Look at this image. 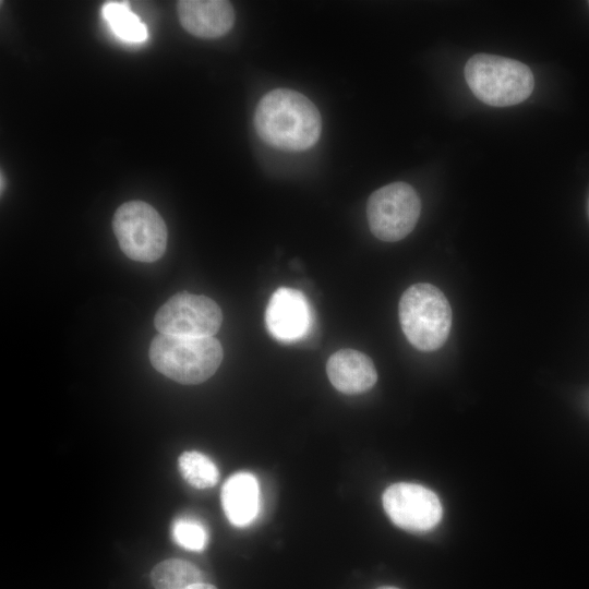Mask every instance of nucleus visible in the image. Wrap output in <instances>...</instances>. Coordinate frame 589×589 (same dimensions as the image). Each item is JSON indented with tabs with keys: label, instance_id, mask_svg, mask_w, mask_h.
<instances>
[{
	"label": "nucleus",
	"instance_id": "obj_1",
	"mask_svg": "<svg viewBox=\"0 0 589 589\" xmlns=\"http://www.w3.org/2000/svg\"><path fill=\"white\" fill-rule=\"evenodd\" d=\"M257 135L266 144L288 152L312 147L320 139L322 122L316 106L299 92L274 89L257 104Z\"/></svg>",
	"mask_w": 589,
	"mask_h": 589
},
{
	"label": "nucleus",
	"instance_id": "obj_2",
	"mask_svg": "<svg viewBox=\"0 0 589 589\" xmlns=\"http://www.w3.org/2000/svg\"><path fill=\"white\" fill-rule=\"evenodd\" d=\"M224 357L215 337L159 334L152 340L149 360L165 376L185 385L200 384L215 374Z\"/></svg>",
	"mask_w": 589,
	"mask_h": 589
},
{
	"label": "nucleus",
	"instance_id": "obj_3",
	"mask_svg": "<svg viewBox=\"0 0 589 589\" xmlns=\"http://www.w3.org/2000/svg\"><path fill=\"white\" fill-rule=\"evenodd\" d=\"M464 73L474 96L495 107L526 100L534 85L533 74L526 64L501 56L474 55L467 61Z\"/></svg>",
	"mask_w": 589,
	"mask_h": 589
},
{
	"label": "nucleus",
	"instance_id": "obj_4",
	"mask_svg": "<svg viewBox=\"0 0 589 589\" xmlns=\"http://www.w3.org/2000/svg\"><path fill=\"white\" fill-rule=\"evenodd\" d=\"M399 322L413 347L421 351H433L443 346L449 335L450 305L437 287L416 284L400 298Z\"/></svg>",
	"mask_w": 589,
	"mask_h": 589
},
{
	"label": "nucleus",
	"instance_id": "obj_5",
	"mask_svg": "<svg viewBox=\"0 0 589 589\" xmlns=\"http://www.w3.org/2000/svg\"><path fill=\"white\" fill-rule=\"evenodd\" d=\"M122 252L137 262H155L167 248V227L158 212L143 201L123 203L112 218Z\"/></svg>",
	"mask_w": 589,
	"mask_h": 589
},
{
	"label": "nucleus",
	"instance_id": "obj_6",
	"mask_svg": "<svg viewBox=\"0 0 589 589\" xmlns=\"http://www.w3.org/2000/svg\"><path fill=\"white\" fill-rule=\"evenodd\" d=\"M421 212L416 190L406 182H394L374 191L366 204L371 232L380 240L404 239L414 228Z\"/></svg>",
	"mask_w": 589,
	"mask_h": 589
},
{
	"label": "nucleus",
	"instance_id": "obj_7",
	"mask_svg": "<svg viewBox=\"0 0 589 589\" xmlns=\"http://www.w3.org/2000/svg\"><path fill=\"white\" fill-rule=\"evenodd\" d=\"M221 323L223 313L214 300L189 292L172 296L154 318L159 334L179 337H213Z\"/></svg>",
	"mask_w": 589,
	"mask_h": 589
},
{
	"label": "nucleus",
	"instance_id": "obj_8",
	"mask_svg": "<svg viewBox=\"0 0 589 589\" xmlns=\"http://www.w3.org/2000/svg\"><path fill=\"white\" fill-rule=\"evenodd\" d=\"M382 502L390 520L399 528L412 532L431 530L443 515L437 495L420 484L395 483L385 490Z\"/></svg>",
	"mask_w": 589,
	"mask_h": 589
},
{
	"label": "nucleus",
	"instance_id": "obj_9",
	"mask_svg": "<svg viewBox=\"0 0 589 589\" xmlns=\"http://www.w3.org/2000/svg\"><path fill=\"white\" fill-rule=\"evenodd\" d=\"M265 324L274 339L286 344L299 341L311 332L313 325L311 305L300 290L280 287L267 303Z\"/></svg>",
	"mask_w": 589,
	"mask_h": 589
},
{
	"label": "nucleus",
	"instance_id": "obj_10",
	"mask_svg": "<svg viewBox=\"0 0 589 589\" xmlns=\"http://www.w3.org/2000/svg\"><path fill=\"white\" fill-rule=\"evenodd\" d=\"M177 10L182 27L201 38L224 36L235 22V11L229 1L181 0Z\"/></svg>",
	"mask_w": 589,
	"mask_h": 589
},
{
	"label": "nucleus",
	"instance_id": "obj_11",
	"mask_svg": "<svg viewBox=\"0 0 589 589\" xmlns=\"http://www.w3.org/2000/svg\"><path fill=\"white\" fill-rule=\"evenodd\" d=\"M326 372L332 385L347 395L368 392L377 381L373 361L354 349H340L333 353L326 363Z\"/></svg>",
	"mask_w": 589,
	"mask_h": 589
},
{
	"label": "nucleus",
	"instance_id": "obj_12",
	"mask_svg": "<svg viewBox=\"0 0 589 589\" xmlns=\"http://www.w3.org/2000/svg\"><path fill=\"white\" fill-rule=\"evenodd\" d=\"M221 505L227 519L235 527L243 528L252 524L261 505L257 479L247 471L229 477L221 489Z\"/></svg>",
	"mask_w": 589,
	"mask_h": 589
},
{
	"label": "nucleus",
	"instance_id": "obj_13",
	"mask_svg": "<svg viewBox=\"0 0 589 589\" xmlns=\"http://www.w3.org/2000/svg\"><path fill=\"white\" fill-rule=\"evenodd\" d=\"M101 16L123 41L142 43L147 38L146 25L131 11L127 1L106 2L101 7Z\"/></svg>",
	"mask_w": 589,
	"mask_h": 589
},
{
	"label": "nucleus",
	"instance_id": "obj_14",
	"mask_svg": "<svg viewBox=\"0 0 589 589\" xmlns=\"http://www.w3.org/2000/svg\"><path fill=\"white\" fill-rule=\"evenodd\" d=\"M155 589H184L203 581V573L192 563L169 558L158 563L152 570Z\"/></svg>",
	"mask_w": 589,
	"mask_h": 589
},
{
	"label": "nucleus",
	"instance_id": "obj_15",
	"mask_svg": "<svg viewBox=\"0 0 589 589\" xmlns=\"http://www.w3.org/2000/svg\"><path fill=\"white\" fill-rule=\"evenodd\" d=\"M178 465L181 476L193 488L208 489L214 486L219 479L215 462L200 452L183 453Z\"/></svg>",
	"mask_w": 589,
	"mask_h": 589
},
{
	"label": "nucleus",
	"instance_id": "obj_16",
	"mask_svg": "<svg viewBox=\"0 0 589 589\" xmlns=\"http://www.w3.org/2000/svg\"><path fill=\"white\" fill-rule=\"evenodd\" d=\"M172 538L185 550L201 552L208 542L206 527L199 520L181 517L175 520L171 529Z\"/></svg>",
	"mask_w": 589,
	"mask_h": 589
},
{
	"label": "nucleus",
	"instance_id": "obj_17",
	"mask_svg": "<svg viewBox=\"0 0 589 589\" xmlns=\"http://www.w3.org/2000/svg\"><path fill=\"white\" fill-rule=\"evenodd\" d=\"M184 589H217V588L211 584L202 581V582L193 584Z\"/></svg>",
	"mask_w": 589,
	"mask_h": 589
},
{
	"label": "nucleus",
	"instance_id": "obj_18",
	"mask_svg": "<svg viewBox=\"0 0 589 589\" xmlns=\"http://www.w3.org/2000/svg\"><path fill=\"white\" fill-rule=\"evenodd\" d=\"M376 589H398V588L392 587V586H382V587H378Z\"/></svg>",
	"mask_w": 589,
	"mask_h": 589
}]
</instances>
